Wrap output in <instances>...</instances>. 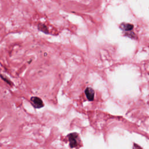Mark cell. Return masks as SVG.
Segmentation results:
<instances>
[{"mask_svg": "<svg viewBox=\"0 0 149 149\" xmlns=\"http://www.w3.org/2000/svg\"><path fill=\"white\" fill-rule=\"evenodd\" d=\"M68 140L69 141V144L71 148H77L79 146L80 139L79 135L76 133H70L68 136Z\"/></svg>", "mask_w": 149, "mask_h": 149, "instance_id": "cell-1", "label": "cell"}, {"mask_svg": "<svg viewBox=\"0 0 149 149\" xmlns=\"http://www.w3.org/2000/svg\"><path fill=\"white\" fill-rule=\"evenodd\" d=\"M31 103L36 108H40L44 106L42 100L38 97H32L30 99Z\"/></svg>", "mask_w": 149, "mask_h": 149, "instance_id": "cell-2", "label": "cell"}, {"mask_svg": "<svg viewBox=\"0 0 149 149\" xmlns=\"http://www.w3.org/2000/svg\"><path fill=\"white\" fill-rule=\"evenodd\" d=\"M85 94L89 101H93L94 98V91L91 87H87L84 91Z\"/></svg>", "mask_w": 149, "mask_h": 149, "instance_id": "cell-3", "label": "cell"}, {"mask_svg": "<svg viewBox=\"0 0 149 149\" xmlns=\"http://www.w3.org/2000/svg\"><path fill=\"white\" fill-rule=\"evenodd\" d=\"M133 25L129 23H122L120 25V29H122L124 31H130L133 29Z\"/></svg>", "mask_w": 149, "mask_h": 149, "instance_id": "cell-4", "label": "cell"}]
</instances>
